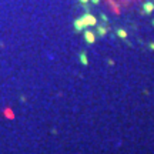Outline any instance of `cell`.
Here are the masks:
<instances>
[{
  "label": "cell",
  "mask_w": 154,
  "mask_h": 154,
  "mask_svg": "<svg viewBox=\"0 0 154 154\" xmlns=\"http://www.w3.org/2000/svg\"><path fill=\"white\" fill-rule=\"evenodd\" d=\"M82 20H83V23H84L86 27H88V26H96V24H97V19H96L93 14H90L88 11L82 17Z\"/></svg>",
  "instance_id": "1"
},
{
  "label": "cell",
  "mask_w": 154,
  "mask_h": 154,
  "mask_svg": "<svg viewBox=\"0 0 154 154\" xmlns=\"http://www.w3.org/2000/svg\"><path fill=\"white\" fill-rule=\"evenodd\" d=\"M84 40H86V43L88 44H93L96 42V36H94L93 32H90V30H84Z\"/></svg>",
  "instance_id": "2"
},
{
  "label": "cell",
  "mask_w": 154,
  "mask_h": 154,
  "mask_svg": "<svg viewBox=\"0 0 154 154\" xmlns=\"http://www.w3.org/2000/svg\"><path fill=\"white\" fill-rule=\"evenodd\" d=\"M109 30H110V27H109V26L106 27V26H101V24H96V33L99 34L100 37L106 36V33H107Z\"/></svg>",
  "instance_id": "3"
},
{
  "label": "cell",
  "mask_w": 154,
  "mask_h": 154,
  "mask_svg": "<svg viewBox=\"0 0 154 154\" xmlns=\"http://www.w3.org/2000/svg\"><path fill=\"white\" fill-rule=\"evenodd\" d=\"M84 29H87V27L84 26V23H83L82 19H77V20H74V30H76L77 33H79V32H83Z\"/></svg>",
  "instance_id": "4"
},
{
  "label": "cell",
  "mask_w": 154,
  "mask_h": 154,
  "mask_svg": "<svg viewBox=\"0 0 154 154\" xmlns=\"http://www.w3.org/2000/svg\"><path fill=\"white\" fill-rule=\"evenodd\" d=\"M143 9H144V13H146V14H151V13H153V10H154V3H151V2L144 3Z\"/></svg>",
  "instance_id": "5"
},
{
  "label": "cell",
  "mask_w": 154,
  "mask_h": 154,
  "mask_svg": "<svg viewBox=\"0 0 154 154\" xmlns=\"http://www.w3.org/2000/svg\"><path fill=\"white\" fill-rule=\"evenodd\" d=\"M79 59H80V63H82L83 66H87L88 64V59H87V51H82L80 54H79Z\"/></svg>",
  "instance_id": "6"
},
{
  "label": "cell",
  "mask_w": 154,
  "mask_h": 154,
  "mask_svg": "<svg viewBox=\"0 0 154 154\" xmlns=\"http://www.w3.org/2000/svg\"><path fill=\"white\" fill-rule=\"evenodd\" d=\"M117 36L120 38H123V40H126L127 38V32L124 30V29H117Z\"/></svg>",
  "instance_id": "7"
},
{
  "label": "cell",
  "mask_w": 154,
  "mask_h": 154,
  "mask_svg": "<svg viewBox=\"0 0 154 154\" xmlns=\"http://www.w3.org/2000/svg\"><path fill=\"white\" fill-rule=\"evenodd\" d=\"M100 17H101V20H103V22H106V23L109 22V19H107V16H106V14H101Z\"/></svg>",
  "instance_id": "8"
},
{
  "label": "cell",
  "mask_w": 154,
  "mask_h": 154,
  "mask_svg": "<svg viewBox=\"0 0 154 154\" xmlns=\"http://www.w3.org/2000/svg\"><path fill=\"white\" fill-rule=\"evenodd\" d=\"M91 3H93V5H99L100 0H91Z\"/></svg>",
  "instance_id": "9"
},
{
  "label": "cell",
  "mask_w": 154,
  "mask_h": 154,
  "mask_svg": "<svg viewBox=\"0 0 154 154\" xmlns=\"http://www.w3.org/2000/svg\"><path fill=\"white\" fill-rule=\"evenodd\" d=\"M107 63H109V66H113V64H114V61H113V60H109Z\"/></svg>",
  "instance_id": "10"
},
{
  "label": "cell",
  "mask_w": 154,
  "mask_h": 154,
  "mask_svg": "<svg viewBox=\"0 0 154 154\" xmlns=\"http://www.w3.org/2000/svg\"><path fill=\"white\" fill-rule=\"evenodd\" d=\"M150 49L154 50V43H150Z\"/></svg>",
  "instance_id": "11"
},
{
  "label": "cell",
  "mask_w": 154,
  "mask_h": 154,
  "mask_svg": "<svg viewBox=\"0 0 154 154\" xmlns=\"http://www.w3.org/2000/svg\"><path fill=\"white\" fill-rule=\"evenodd\" d=\"M82 3H88V0H80Z\"/></svg>",
  "instance_id": "12"
},
{
  "label": "cell",
  "mask_w": 154,
  "mask_h": 154,
  "mask_svg": "<svg viewBox=\"0 0 154 154\" xmlns=\"http://www.w3.org/2000/svg\"><path fill=\"white\" fill-rule=\"evenodd\" d=\"M153 26H154V20H153Z\"/></svg>",
  "instance_id": "13"
}]
</instances>
